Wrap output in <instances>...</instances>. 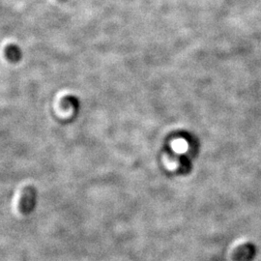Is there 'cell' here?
Masks as SVG:
<instances>
[{
  "label": "cell",
  "mask_w": 261,
  "mask_h": 261,
  "mask_svg": "<svg viewBox=\"0 0 261 261\" xmlns=\"http://www.w3.org/2000/svg\"><path fill=\"white\" fill-rule=\"evenodd\" d=\"M61 1H66V0H61Z\"/></svg>",
  "instance_id": "obj_4"
},
{
  "label": "cell",
  "mask_w": 261,
  "mask_h": 261,
  "mask_svg": "<svg viewBox=\"0 0 261 261\" xmlns=\"http://www.w3.org/2000/svg\"><path fill=\"white\" fill-rule=\"evenodd\" d=\"M37 190L35 187H26L21 195L19 201V211L23 215L31 214L37 204Z\"/></svg>",
  "instance_id": "obj_1"
},
{
  "label": "cell",
  "mask_w": 261,
  "mask_h": 261,
  "mask_svg": "<svg viewBox=\"0 0 261 261\" xmlns=\"http://www.w3.org/2000/svg\"><path fill=\"white\" fill-rule=\"evenodd\" d=\"M61 107L64 109H72L76 112L79 107V101L75 96L68 95L61 99Z\"/></svg>",
  "instance_id": "obj_3"
},
{
  "label": "cell",
  "mask_w": 261,
  "mask_h": 261,
  "mask_svg": "<svg viewBox=\"0 0 261 261\" xmlns=\"http://www.w3.org/2000/svg\"><path fill=\"white\" fill-rule=\"evenodd\" d=\"M4 54L7 60L11 63H17L22 57V53L19 46L15 44H9L4 49Z\"/></svg>",
  "instance_id": "obj_2"
}]
</instances>
